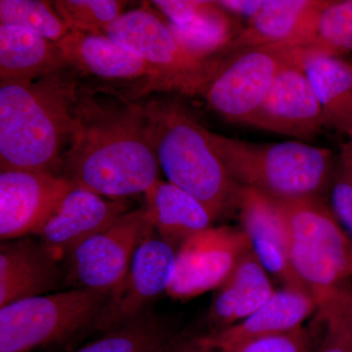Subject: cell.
Returning <instances> with one entry per match:
<instances>
[{
  "label": "cell",
  "mask_w": 352,
  "mask_h": 352,
  "mask_svg": "<svg viewBox=\"0 0 352 352\" xmlns=\"http://www.w3.org/2000/svg\"><path fill=\"white\" fill-rule=\"evenodd\" d=\"M219 352H314V340L311 333L302 327L292 332L244 340Z\"/></svg>",
  "instance_id": "obj_30"
},
{
  "label": "cell",
  "mask_w": 352,
  "mask_h": 352,
  "mask_svg": "<svg viewBox=\"0 0 352 352\" xmlns=\"http://www.w3.org/2000/svg\"><path fill=\"white\" fill-rule=\"evenodd\" d=\"M316 300L302 289L286 288L275 291L263 307L244 320L201 337L215 351L244 340L292 332L302 328L315 310Z\"/></svg>",
  "instance_id": "obj_19"
},
{
  "label": "cell",
  "mask_w": 352,
  "mask_h": 352,
  "mask_svg": "<svg viewBox=\"0 0 352 352\" xmlns=\"http://www.w3.org/2000/svg\"><path fill=\"white\" fill-rule=\"evenodd\" d=\"M351 305H352V300H351Z\"/></svg>",
  "instance_id": "obj_36"
},
{
  "label": "cell",
  "mask_w": 352,
  "mask_h": 352,
  "mask_svg": "<svg viewBox=\"0 0 352 352\" xmlns=\"http://www.w3.org/2000/svg\"><path fill=\"white\" fill-rule=\"evenodd\" d=\"M129 208L131 203L124 199L106 200L94 192L74 185L36 235L41 244L61 259L90 236L131 212Z\"/></svg>",
  "instance_id": "obj_14"
},
{
  "label": "cell",
  "mask_w": 352,
  "mask_h": 352,
  "mask_svg": "<svg viewBox=\"0 0 352 352\" xmlns=\"http://www.w3.org/2000/svg\"><path fill=\"white\" fill-rule=\"evenodd\" d=\"M112 294L69 289L0 307V352H29L92 327Z\"/></svg>",
  "instance_id": "obj_7"
},
{
  "label": "cell",
  "mask_w": 352,
  "mask_h": 352,
  "mask_svg": "<svg viewBox=\"0 0 352 352\" xmlns=\"http://www.w3.org/2000/svg\"><path fill=\"white\" fill-rule=\"evenodd\" d=\"M75 127L62 157V177L102 197L146 193L159 180L144 107L78 90Z\"/></svg>",
  "instance_id": "obj_1"
},
{
  "label": "cell",
  "mask_w": 352,
  "mask_h": 352,
  "mask_svg": "<svg viewBox=\"0 0 352 352\" xmlns=\"http://www.w3.org/2000/svg\"><path fill=\"white\" fill-rule=\"evenodd\" d=\"M69 32L106 34L124 14L126 1L119 0H56L51 2Z\"/></svg>",
  "instance_id": "obj_28"
},
{
  "label": "cell",
  "mask_w": 352,
  "mask_h": 352,
  "mask_svg": "<svg viewBox=\"0 0 352 352\" xmlns=\"http://www.w3.org/2000/svg\"><path fill=\"white\" fill-rule=\"evenodd\" d=\"M150 224L144 206L83 241L67 256V283L72 289H117L126 278L134 252Z\"/></svg>",
  "instance_id": "obj_9"
},
{
  "label": "cell",
  "mask_w": 352,
  "mask_h": 352,
  "mask_svg": "<svg viewBox=\"0 0 352 352\" xmlns=\"http://www.w3.org/2000/svg\"><path fill=\"white\" fill-rule=\"evenodd\" d=\"M340 160H342V166H351L352 168V136L347 138L346 142L342 146Z\"/></svg>",
  "instance_id": "obj_35"
},
{
  "label": "cell",
  "mask_w": 352,
  "mask_h": 352,
  "mask_svg": "<svg viewBox=\"0 0 352 352\" xmlns=\"http://www.w3.org/2000/svg\"><path fill=\"white\" fill-rule=\"evenodd\" d=\"M74 184L36 171L0 173V238L3 242L38 232Z\"/></svg>",
  "instance_id": "obj_12"
},
{
  "label": "cell",
  "mask_w": 352,
  "mask_h": 352,
  "mask_svg": "<svg viewBox=\"0 0 352 352\" xmlns=\"http://www.w3.org/2000/svg\"><path fill=\"white\" fill-rule=\"evenodd\" d=\"M59 261L39 240L6 241L0 250V307L53 291L61 281Z\"/></svg>",
  "instance_id": "obj_17"
},
{
  "label": "cell",
  "mask_w": 352,
  "mask_h": 352,
  "mask_svg": "<svg viewBox=\"0 0 352 352\" xmlns=\"http://www.w3.org/2000/svg\"><path fill=\"white\" fill-rule=\"evenodd\" d=\"M303 69L320 102L325 126L351 138V62L342 57L312 58Z\"/></svg>",
  "instance_id": "obj_23"
},
{
  "label": "cell",
  "mask_w": 352,
  "mask_h": 352,
  "mask_svg": "<svg viewBox=\"0 0 352 352\" xmlns=\"http://www.w3.org/2000/svg\"><path fill=\"white\" fill-rule=\"evenodd\" d=\"M74 69L0 83V168L62 176V152L75 127Z\"/></svg>",
  "instance_id": "obj_2"
},
{
  "label": "cell",
  "mask_w": 352,
  "mask_h": 352,
  "mask_svg": "<svg viewBox=\"0 0 352 352\" xmlns=\"http://www.w3.org/2000/svg\"><path fill=\"white\" fill-rule=\"evenodd\" d=\"M352 291L319 305L318 317L325 326L315 352H352Z\"/></svg>",
  "instance_id": "obj_29"
},
{
  "label": "cell",
  "mask_w": 352,
  "mask_h": 352,
  "mask_svg": "<svg viewBox=\"0 0 352 352\" xmlns=\"http://www.w3.org/2000/svg\"><path fill=\"white\" fill-rule=\"evenodd\" d=\"M279 201L289 234V258L317 307L352 291V240L317 196Z\"/></svg>",
  "instance_id": "obj_5"
},
{
  "label": "cell",
  "mask_w": 352,
  "mask_h": 352,
  "mask_svg": "<svg viewBox=\"0 0 352 352\" xmlns=\"http://www.w3.org/2000/svg\"><path fill=\"white\" fill-rule=\"evenodd\" d=\"M248 124L303 141L320 133L325 127L321 104L302 67L278 75Z\"/></svg>",
  "instance_id": "obj_13"
},
{
  "label": "cell",
  "mask_w": 352,
  "mask_h": 352,
  "mask_svg": "<svg viewBox=\"0 0 352 352\" xmlns=\"http://www.w3.org/2000/svg\"><path fill=\"white\" fill-rule=\"evenodd\" d=\"M156 352H217L208 346L201 337L173 338Z\"/></svg>",
  "instance_id": "obj_34"
},
{
  "label": "cell",
  "mask_w": 352,
  "mask_h": 352,
  "mask_svg": "<svg viewBox=\"0 0 352 352\" xmlns=\"http://www.w3.org/2000/svg\"><path fill=\"white\" fill-rule=\"evenodd\" d=\"M176 251L150 224L141 238L129 272L92 328L109 332L146 314L163 293H168L175 274Z\"/></svg>",
  "instance_id": "obj_10"
},
{
  "label": "cell",
  "mask_w": 352,
  "mask_h": 352,
  "mask_svg": "<svg viewBox=\"0 0 352 352\" xmlns=\"http://www.w3.org/2000/svg\"><path fill=\"white\" fill-rule=\"evenodd\" d=\"M0 25L25 28L58 43L69 30L50 1L1 0Z\"/></svg>",
  "instance_id": "obj_27"
},
{
  "label": "cell",
  "mask_w": 352,
  "mask_h": 352,
  "mask_svg": "<svg viewBox=\"0 0 352 352\" xmlns=\"http://www.w3.org/2000/svg\"><path fill=\"white\" fill-rule=\"evenodd\" d=\"M168 24L177 43L201 59L219 56L243 28L217 1H210L207 9L189 24Z\"/></svg>",
  "instance_id": "obj_24"
},
{
  "label": "cell",
  "mask_w": 352,
  "mask_h": 352,
  "mask_svg": "<svg viewBox=\"0 0 352 352\" xmlns=\"http://www.w3.org/2000/svg\"><path fill=\"white\" fill-rule=\"evenodd\" d=\"M238 208L252 251L266 271L286 288L310 293L292 265L288 229L279 201L252 187L242 186Z\"/></svg>",
  "instance_id": "obj_15"
},
{
  "label": "cell",
  "mask_w": 352,
  "mask_h": 352,
  "mask_svg": "<svg viewBox=\"0 0 352 352\" xmlns=\"http://www.w3.org/2000/svg\"><path fill=\"white\" fill-rule=\"evenodd\" d=\"M270 0H221L217 1L222 9L233 16H242L252 20L263 12Z\"/></svg>",
  "instance_id": "obj_33"
},
{
  "label": "cell",
  "mask_w": 352,
  "mask_h": 352,
  "mask_svg": "<svg viewBox=\"0 0 352 352\" xmlns=\"http://www.w3.org/2000/svg\"><path fill=\"white\" fill-rule=\"evenodd\" d=\"M210 139L236 182L276 200L317 196L330 175L332 154L325 148L300 141L259 144L212 131Z\"/></svg>",
  "instance_id": "obj_4"
},
{
  "label": "cell",
  "mask_w": 352,
  "mask_h": 352,
  "mask_svg": "<svg viewBox=\"0 0 352 352\" xmlns=\"http://www.w3.org/2000/svg\"><path fill=\"white\" fill-rule=\"evenodd\" d=\"M145 201L155 230L175 251L191 236L210 228L214 221L200 201L170 182L157 180L146 192Z\"/></svg>",
  "instance_id": "obj_22"
},
{
  "label": "cell",
  "mask_w": 352,
  "mask_h": 352,
  "mask_svg": "<svg viewBox=\"0 0 352 352\" xmlns=\"http://www.w3.org/2000/svg\"><path fill=\"white\" fill-rule=\"evenodd\" d=\"M173 338L161 318L146 312L76 352H156Z\"/></svg>",
  "instance_id": "obj_25"
},
{
  "label": "cell",
  "mask_w": 352,
  "mask_h": 352,
  "mask_svg": "<svg viewBox=\"0 0 352 352\" xmlns=\"http://www.w3.org/2000/svg\"><path fill=\"white\" fill-rule=\"evenodd\" d=\"M201 0H155L152 4L173 24L182 25L195 21L210 6Z\"/></svg>",
  "instance_id": "obj_32"
},
{
  "label": "cell",
  "mask_w": 352,
  "mask_h": 352,
  "mask_svg": "<svg viewBox=\"0 0 352 352\" xmlns=\"http://www.w3.org/2000/svg\"><path fill=\"white\" fill-rule=\"evenodd\" d=\"M352 51V0H330L314 36L302 48L303 65L312 58L342 57Z\"/></svg>",
  "instance_id": "obj_26"
},
{
  "label": "cell",
  "mask_w": 352,
  "mask_h": 352,
  "mask_svg": "<svg viewBox=\"0 0 352 352\" xmlns=\"http://www.w3.org/2000/svg\"><path fill=\"white\" fill-rule=\"evenodd\" d=\"M332 212L352 240V168L342 166L333 182Z\"/></svg>",
  "instance_id": "obj_31"
},
{
  "label": "cell",
  "mask_w": 352,
  "mask_h": 352,
  "mask_svg": "<svg viewBox=\"0 0 352 352\" xmlns=\"http://www.w3.org/2000/svg\"><path fill=\"white\" fill-rule=\"evenodd\" d=\"M143 107L148 138L168 182L200 201L214 220L238 208L242 186L217 154L210 131L186 105L153 97Z\"/></svg>",
  "instance_id": "obj_3"
},
{
  "label": "cell",
  "mask_w": 352,
  "mask_h": 352,
  "mask_svg": "<svg viewBox=\"0 0 352 352\" xmlns=\"http://www.w3.org/2000/svg\"><path fill=\"white\" fill-rule=\"evenodd\" d=\"M56 45L69 68L82 75L107 80H141V96L156 91L157 76L151 67L106 34L69 32Z\"/></svg>",
  "instance_id": "obj_16"
},
{
  "label": "cell",
  "mask_w": 352,
  "mask_h": 352,
  "mask_svg": "<svg viewBox=\"0 0 352 352\" xmlns=\"http://www.w3.org/2000/svg\"><path fill=\"white\" fill-rule=\"evenodd\" d=\"M250 250L243 229L210 227L196 233L176 251L175 278L166 294L185 300L219 288Z\"/></svg>",
  "instance_id": "obj_11"
},
{
  "label": "cell",
  "mask_w": 352,
  "mask_h": 352,
  "mask_svg": "<svg viewBox=\"0 0 352 352\" xmlns=\"http://www.w3.org/2000/svg\"><path fill=\"white\" fill-rule=\"evenodd\" d=\"M305 43L265 44L224 58L208 82L204 98L208 107L231 122L249 124L283 69L302 67Z\"/></svg>",
  "instance_id": "obj_8"
},
{
  "label": "cell",
  "mask_w": 352,
  "mask_h": 352,
  "mask_svg": "<svg viewBox=\"0 0 352 352\" xmlns=\"http://www.w3.org/2000/svg\"><path fill=\"white\" fill-rule=\"evenodd\" d=\"M329 3L330 0H270L267 8L250 20L219 56L283 41H300L307 45Z\"/></svg>",
  "instance_id": "obj_18"
},
{
  "label": "cell",
  "mask_w": 352,
  "mask_h": 352,
  "mask_svg": "<svg viewBox=\"0 0 352 352\" xmlns=\"http://www.w3.org/2000/svg\"><path fill=\"white\" fill-rule=\"evenodd\" d=\"M217 289L208 318L219 330L244 320L275 293L267 271L252 250Z\"/></svg>",
  "instance_id": "obj_20"
},
{
  "label": "cell",
  "mask_w": 352,
  "mask_h": 352,
  "mask_svg": "<svg viewBox=\"0 0 352 352\" xmlns=\"http://www.w3.org/2000/svg\"><path fill=\"white\" fill-rule=\"evenodd\" d=\"M68 69L56 43L25 28L0 25L1 82H32Z\"/></svg>",
  "instance_id": "obj_21"
},
{
  "label": "cell",
  "mask_w": 352,
  "mask_h": 352,
  "mask_svg": "<svg viewBox=\"0 0 352 352\" xmlns=\"http://www.w3.org/2000/svg\"><path fill=\"white\" fill-rule=\"evenodd\" d=\"M106 36L151 67L157 76L156 91L203 96L224 60L201 59L187 52L148 2L122 14Z\"/></svg>",
  "instance_id": "obj_6"
}]
</instances>
